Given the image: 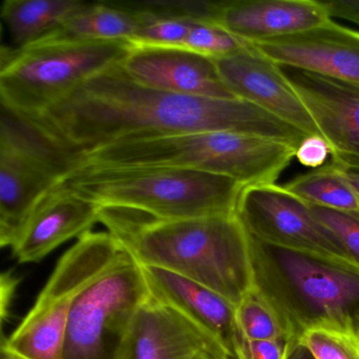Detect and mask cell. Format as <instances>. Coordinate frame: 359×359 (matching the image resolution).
<instances>
[{
  "mask_svg": "<svg viewBox=\"0 0 359 359\" xmlns=\"http://www.w3.org/2000/svg\"><path fill=\"white\" fill-rule=\"evenodd\" d=\"M309 207L313 216L338 239L348 255L359 264V215L317 205Z\"/></svg>",
  "mask_w": 359,
  "mask_h": 359,
  "instance_id": "26",
  "label": "cell"
},
{
  "mask_svg": "<svg viewBox=\"0 0 359 359\" xmlns=\"http://www.w3.org/2000/svg\"><path fill=\"white\" fill-rule=\"evenodd\" d=\"M236 317L247 342L281 338L298 342L276 304L257 283L237 304Z\"/></svg>",
  "mask_w": 359,
  "mask_h": 359,
  "instance_id": "22",
  "label": "cell"
},
{
  "mask_svg": "<svg viewBox=\"0 0 359 359\" xmlns=\"http://www.w3.org/2000/svg\"><path fill=\"white\" fill-rule=\"evenodd\" d=\"M123 250L108 231H91L79 237L57 262L30 312L3 344L28 359L62 358L67 325L77 297Z\"/></svg>",
  "mask_w": 359,
  "mask_h": 359,
  "instance_id": "8",
  "label": "cell"
},
{
  "mask_svg": "<svg viewBox=\"0 0 359 359\" xmlns=\"http://www.w3.org/2000/svg\"><path fill=\"white\" fill-rule=\"evenodd\" d=\"M330 18H340L359 26V0H320Z\"/></svg>",
  "mask_w": 359,
  "mask_h": 359,
  "instance_id": "29",
  "label": "cell"
},
{
  "mask_svg": "<svg viewBox=\"0 0 359 359\" xmlns=\"http://www.w3.org/2000/svg\"><path fill=\"white\" fill-rule=\"evenodd\" d=\"M331 20L314 0H230L217 1L214 24L243 43L297 34Z\"/></svg>",
  "mask_w": 359,
  "mask_h": 359,
  "instance_id": "18",
  "label": "cell"
},
{
  "mask_svg": "<svg viewBox=\"0 0 359 359\" xmlns=\"http://www.w3.org/2000/svg\"><path fill=\"white\" fill-rule=\"evenodd\" d=\"M1 359H28L20 356L18 353L13 352L5 344H1Z\"/></svg>",
  "mask_w": 359,
  "mask_h": 359,
  "instance_id": "32",
  "label": "cell"
},
{
  "mask_svg": "<svg viewBox=\"0 0 359 359\" xmlns=\"http://www.w3.org/2000/svg\"><path fill=\"white\" fill-rule=\"evenodd\" d=\"M77 169L76 157L26 119L1 108L0 245H13L29 214Z\"/></svg>",
  "mask_w": 359,
  "mask_h": 359,
  "instance_id": "7",
  "label": "cell"
},
{
  "mask_svg": "<svg viewBox=\"0 0 359 359\" xmlns=\"http://www.w3.org/2000/svg\"><path fill=\"white\" fill-rule=\"evenodd\" d=\"M98 209L100 224L140 266L190 279L234 306L255 285L251 239L236 213L163 220Z\"/></svg>",
  "mask_w": 359,
  "mask_h": 359,
  "instance_id": "2",
  "label": "cell"
},
{
  "mask_svg": "<svg viewBox=\"0 0 359 359\" xmlns=\"http://www.w3.org/2000/svg\"><path fill=\"white\" fill-rule=\"evenodd\" d=\"M295 344L283 338L252 340L247 342L248 359H285Z\"/></svg>",
  "mask_w": 359,
  "mask_h": 359,
  "instance_id": "28",
  "label": "cell"
},
{
  "mask_svg": "<svg viewBox=\"0 0 359 359\" xmlns=\"http://www.w3.org/2000/svg\"><path fill=\"white\" fill-rule=\"evenodd\" d=\"M296 147L235 132H194L102 147L75 155V172L176 168L232 178L243 187L275 184ZM74 174V173H73Z\"/></svg>",
  "mask_w": 359,
  "mask_h": 359,
  "instance_id": "3",
  "label": "cell"
},
{
  "mask_svg": "<svg viewBox=\"0 0 359 359\" xmlns=\"http://www.w3.org/2000/svg\"><path fill=\"white\" fill-rule=\"evenodd\" d=\"M214 62L237 100L262 109L308 135L319 134L312 116L278 66L250 43L241 51Z\"/></svg>",
  "mask_w": 359,
  "mask_h": 359,
  "instance_id": "14",
  "label": "cell"
},
{
  "mask_svg": "<svg viewBox=\"0 0 359 359\" xmlns=\"http://www.w3.org/2000/svg\"><path fill=\"white\" fill-rule=\"evenodd\" d=\"M355 333H356L357 339L359 341V323L356 325V329H355Z\"/></svg>",
  "mask_w": 359,
  "mask_h": 359,
  "instance_id": "33",
  "label": "cell"
},
{
  "mask_svg": "<svg viewBox=\"0 0 359 359\" xmlns=\"http://www.w3.org/2000/svg\"><path fill=\"white\" fill-rule=\"evenodd\" d=\"M151 294L184 313L214 338L232 359H248L236 306L219 294L163 269L142 266Z\"/></svg>",
  "mask_w": 359,
  "mask_h": 359,
  "instance_id": "17",
  "label": "cell"
},
{
  "mask_svg": "<svg viewBox=\"0 0 359 359\" xmlns=\"http://www.w3.org/2000/svg\"><path fill=\"white\" fill-rule=\"evenodd\" d=\"M130 41L47 37L26 48H1V108L34 116L68 96L88 79L123 64Z\"/></svg>",
  "mask_w": 359,
  "mask_h": 359,
  "instance_id": "6",
  "label": "cell"
},
{
  "mask_svg": "<svg viewBox=\"0 0 359 359\" xmlns=\"http://www.w3.org/2000/svg\"><path fill=\"white\" fill-rule=\"evenodd\" d=\"M22 118L73 155L194 132L250 134L296 148L308 135L245 100L180 95L140 85L121 65L88 79L45 112Z\"/></svg>",
  "mask_w": 359,
  "mask_h": 359,
  "instance_id": "1",
  "label": "cell"
},
{
  "mask_svg": "<svg viewBox=\"0 0 359 359\" xmlns=\"http://www.w3.org/2000/svg\"><path fill=\"white\" fill-rule=\"evenodd\" d=\"M64 182L98 207L163 220L235 213L243 188L226 176L176 168L79 171Z\"/></svg>",
  "mask_w": 359,
  "mask_h": 359,
  "instance_id": "4",
  "label": "cell"
},
{
  "mask_svg": "<svg viewBox=\"0 0 359 359\" xmlns=\"http://www.w3.org/2000/svg\"><path fill=\"white\" fill-rule=\"evenodd\" d=\"M142 12L144 14V20L131 41L133 45L182 48L193 24L197 22L174 16L157 15L150 12Z\"/></svg>",
  "mask_w": 359,
  "mask_h": 359,
  "instance_id": "24",
  "label": "cell"
},
{
  "mask_svg": "<svg viewBox=\"0 0 359 359\" xmlns=\"http://www.w3.org/2000/svg\"><path fill=\"white\" fill-rule=\"evenodd\" d=\"M285 359H315V357L308 348L298 341L292 346Z\"/></svg>",
  "mask_w": 359,
  "mask_h": 359,
  "instance_id": "30",
  "label": "cell"
},
{
  "mask_svg": "<svg viewBox=\"0 0 359 359\" xmlns=\"http://www.w3.org/2000/svg\"><path fill=\"white\" fill-rule=\"evenodd\" d=\"M250 45L279 66L359 83V32L333 20L304 32Z\"/></svg>",
  "mask_w": 359,
  "mask_h": 359,
  "instance_id": "15",
  "label": "cell"
},
{
  "mask_svg": "<svg viewBox=\"0 0 359 359\" xmlns=\"http://www.w3.org/2000/svg\"><path fill=\"white\" fill-rule=\"evenodd\" d=\"M277 66L329 142L332 161L359 172V83Z\"/></svg>",
  "mask_w": 359,
  "mask_h": 359,
  "instance_id": "11",
  "label": "cell"
},
{
  "mask_svg": "<svg viewBox=\"0 0 359 359\" xmlns=\"http://www.w3.org/2000/svg\"><path fill=\"white\" fill-rule=\"evenodd\" d=\"M144 20V12L130 3H90L48 37L131 43Z\"/></svg>",
  "mask_w": 359,
  "mask_h": 359,
  "instance_id": "20",
  "label": "cell"
},
{
  "mask_svg": "<svg viewBox=\"0 0 359 359\" xmlns=\"http://www.w3.org/2000/svg\"><path fill=\"white\" fill-rule=\"evenodd\" d=\"M97 222L98 205L62 182L33 208L11 247L12 254L18 264L41 262L62 243L91 232Z\"/></svg>",
  "mask_w": 359,
  "mask_h": 359,
  "instance_id": "16",
  "label": "cell"
},
{
  "mask_svg": "<svg viewBox=\"0 0 359 359\" xmlns=\"http://www.w3.org/2000/svg\"><path fill=\"white\" fill-rule=\"evenodd\" d=\"M149 296L142 266L123 249L77 297L60 359H117Z\"/></svg>",
  "mask_w": 359,
  "mask_h": 359,
  "instance_id": "9",
  "label": "cell"
},
{
  "mask_svg": "<svg viewBox=\"0 0 359 359\" xmlns=\"http://www.w3.org/2000/svg\"><path fill=\"white\" fill-rule=\"evenodd\" d=\"M283 188L309 205L359 215V201L346 177V169L330 159L318 169L296 176Z\"/></svg>",
  "mask_w": 359,
  "mask_h": 359,
  "instance_id": "21",
  "label": "cell"
},
{
  "mask_svg": "<svg viewBox=\"0 0 359 359\" xmlns=\"http://www.w3.org/2000/svg\"><path fill=\"white\" fill-rule=\"evenodd\" d=\"M298 341L315 359H359V341L351 330L333 325H311L300 334Z\"/></svg>",
  "mask_w": 359,
  "mask_h": 359,
  "instance_id": "23",
  "label": "cell"
},
{
  "mask_svg": "<svg viewBox=\"0 0 359 359\" xmlns=\"http://www.w3.org/2000/svg\"><path fill=\"white\" fill-rule=\"evenodd\" d=\"M235 213L250 236L260 243L359 269L310 207L283 186L243 187Z\"/></svg>",
  "mask_w": 359,
  "mask_h": 359,
  "instance_id": "10",
  "label": "cell"
},
{
  "mask_svg": "<svg viewBox=\"0 0 359 359\" xmlns=\"http://www.w3.org/2000/svg\"><path fill=\"white\" fill-rule=\"evenodd\" d=\"M89 4L79 0H5L1 20L13 48L20 49L53 34Z\"/></svg>",
  "mask_w": 359,
  "mask_h": 359,
  "instance_id": "19",
  "label": "cell"
},
{
  "mask_svg": "<svg viewBox=\"0 0 359 359\" xmlns=\"http://www.w3.org/2000/svg\"><path fill=\"white\" fill-rule=\"evenodd\" d=\"M140 85L180 95L237 100L222 81L213 58L184 48L134 45L121 64Z\"/></svg>",
  "mask_w": 359,
  "mask_h": 359,
  "instance_id": "13",
  "label": "cell"
},
{
  "mask_svg": "<svg viewBox=\"0 0 359 359\" xmlns=\"http://www.w3.org/2000/svg\"><path fill=\"white\" fill-rule=\"evenodd\" d=\"M295 158L304 167L318 169L332 158L331 147L320 134H310L298 144Z\"/></svg>",
  "mask_w": 359,
  "mask_h": 359,
  "instance_id": "27",
  "label": "cell"
},
{
  "mask_svg": "<svg viewBox=\"0 0 359 359\" xmlns=\"http://www.w3.org/2000/svg\"><path fill=\"white\" fill-rule=\"evenodd\" d=\"M250 239L256 283L298 340L306 327L315 325L355 331L359 323V269Z\"/></svg>",
  "mask_w": 359,
  "mask_h": 359,
  "instance_id": "5",
  "label": "cell"
},
{
  "mask_svg": "<svg viewBox=\"0 0 359 359\" xmlns=\"http://www.w3.org/2000/svg\"><path fill=\"white\" fill-rule=\"evenodd\" d=\"M241 39L213 22H194L182 48L217 60L232 55L247 46Z\"/></svg>",
  "mask_w": 359,
  "mask_h": 359,
  "instance_id": "25",
  "label": "cell"
},
{
  "mask_svg": "<svg viewBox=\"0 0 359 359\" xmlns=\"http://www.w3.org/2000/svg\"><path fill=\"white\" fill-rule=\"evenodd\" d=\"M117 359H232L196 323L150 292Z\"/></svg>",
  "mask_w": 359,
  "mask_h": 359,
  "instance_id": "12",
  "label": "cell"
},
{
  "mask_svg": "<svg viewBox=\"0 0 359 359\" xmlns=\"http://www.w3.org/2000/svg\"><path fill=\"white\" fill-rule=\"evenodd\" d=\"M346 177L359 201V172L346 169Z\"/></svg>",
  "mask_w": 359,
  "mask_h": 359,
  "instance_id": "31",
  "label": "cell"
}]
</instances>
